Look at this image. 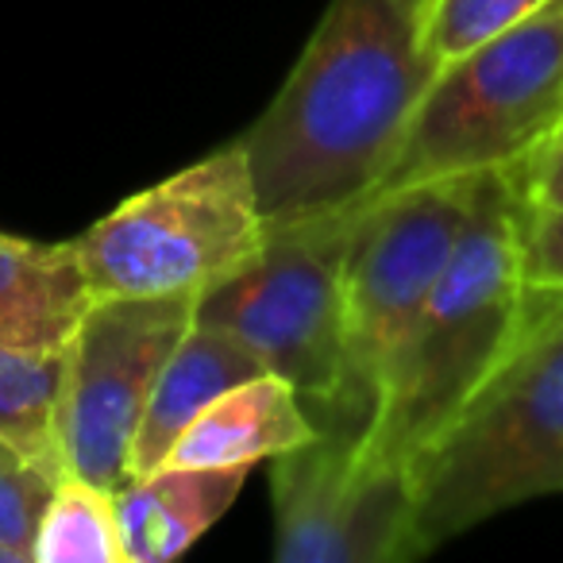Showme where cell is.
I'll return each mask as SVG.
<instances>
[{"label": "cell", "instance_id": "e0dca14e", "mask_svg": "<svg viewBox=\"0 0 563 563\" xmlns=\"http://www.w3.org/2000/svg\"><path fill=\"white\" fill-rule=\"evenodd\" d=\"M548 4L552 0H437L429 24V47L437 63L444 66L452 58L467 55L478 43L525 24Z\"/></svg>", "mask_w": 563, "mask_h": 563}, {"label": "cell", "instance_id": "d6986e66", "mask_svg": "<svg viewBox=\"0 0 563 563\" xmlns=\"http://www.w3.org/2000/svg\"><path fill=\"white\" fill-rule=\"evenodd\" d=\"M514 174L529 212H544L563 205V128L548 135L525 163H517Z\"/></svg>", "mask_w": 563, "mask_h": 563}, {"label": "cell", "instance_id": "9c48e42d", "mask_svg": "<svg viewBox=\"0 0 563 563\" xmlns=\"http://www.w3.org/2000/svg\"><path fill=\"white\" fill-rule=\"evenodd\" d=\"M197 298L89 301L63 352L55 448L63 471L89 483L132 478L143 409L178 340L194 324Z\"/></svg>", "mask_w": 563, "mask_h": 563}, {"label": "cell", "instance_id": "52a82bcc", "mask_svg": "<svg viewBox=\"0 0 563 563\" xmlns=\"http://www.w3.org/2000/svg\"><path fill=\"white\" fill-rule=\"evenodd\" d=\"M475 178L424 181L360 209L344 278V398L321 424L375 429L386 375L467 228Z\"/></svg>", "mask_w": 563, "mask_h": 563}, {"label": "cell", "instance_id": "277c9868", "mask_svg": "<svg viewBox=\"0 0 563 563\" xmlns=\"http://www.w3.org/2000/svg\"><path fill=\"white\" fill-rule=\"evenodd\" d=\"M266 240L240 140L124 197L74 240L89 298H201Z\"/></svg>", "mask_w": 563, "mask_h": 563}, {"label": "cell", "instance_id": "3957f363", "mask_svg": "<svg viewBox=\"0 0 563 563\" xmlns=\"http://www.w3.org/2000/svg\"><path fill=\"white\" fill-rule=\"evenodd\" d=\"M424 552L525 501L563 494V294L532 317L478 394L413 455Z\"/></svg>", "mask_w": 563, "mask_h": 563}, {"label": "cell", "instance_id": "ffe728a7", "mask_svg": "<svg viewBox=\"0 0 563 563\" xmlns=\"http://www.w3.org/2000/svg\"><path fill=\"white\" fill-rule=\"evenodd\" d=\"M0 563H24V555H20V552H12L9 544H0Z\"/></svg>", "mask_w": 563, "mask_h": 563}, {"label": "cell", "instance_id": "2e32d148", "mask_svg": "<svg viewBox=\"0 0 563 563\" xmlns=\"http://www.w3.org/2000/svg\"><path fill=\"white\" fill-rule=\"evenodd\" d=\"M63 467L24 455H0V544L24 555V563H35V540L47 514V501L55 494Z\"/></svg>", "mask_w": 563, "mask_h": 563}, {"label": "cell", "instance_id": "6da1fadb", "mask_svg": "<svg viewBox=\"0 0 563 563\" xmlns=\"http://www.w3.org/2000/svg\"><path fill=\"white\" fill-rule=\"evenodd\" d=\"M437 0H329L274 101L235 140L266 224L332 217L375 197L440 63Z\"/></svg>", "mask_w": 563, "mask_h": 563}, {"label": "cell", "instance_id": "ac0fdd59", "mask_svg": "<svg viewBox=\"0 0 563 563\" xmlns=\"http://www.w3.org/2000/svg\"><path fill=\"white\" fill-rule=\"evenodd\" d=\"M525 274L532 290L563 294V205L525 217Z\"/></svg>", "mask_w": 563, "mask_h": 563}, {"label": "cell", "instance_id": "30bf717a", "mask_svg": "<svg viewBox=\"0 0 563 563\" xmlns=\"http://www.w3.org/2000/svg\"><path fill=\"white\" fill-rule=\"evenodd\" d=\"M251 467H163L117 490L128 563H166L197 544L232 509Z\"/></svg>", "mask_w": 563, "mask_h": 563}, {"label": "cell", "instance_id": "8fae6325", "mask_svg": "<svg viewBox=\"0 0 563 563\" xmlns=\"http://www.w3.org/2000/svg\"><path fill=\"white\" fill-rule=\"evenodd\" d=\"M321 432L301 394L286 378L258 375L220 394L178 437L166 463L170 467H255L290 452Z\"/></svg>", "mask_w": 563, "mask_h": 563}, {"label": "cell", "instance_id": "9a60e30c", "mask_svg": "<svg viewBox=\"0 0 563 563\" xmlns=\"http://www.w3.org/2000/svg\"><path fill=\"white\" fill-rule=\"evenodd\" d=\"M63 386V352H20L0 344V440L16 448L24 460L55 463V413Z\"/></svg>", "mask_w": 563, "mask_h": 563}, {"label": "cell", "instance_id": "8992f818", "mask_svg": "<svg viewBox=\"0 0 563 563\" xmlns=\"http://www.w3.org/2000/svg\"><path fill=\"white\" fill-rule=\"evenodd\" d=\"M360 209L266 224L263 247L194 306V321L224 329L286 378L317 424L344 398V278Z\"/></svg>", "mask_w": 563, "mask_h": 563}, {"label": "cell", "instance_id": "7a4b0ae2", "mask_svg": "<svg viewBox=\"0 0 563 563\" xmlns=\"http://www.w3.org/2000/svg\"><path fill=\"white\" fill-rule=\"evenodd\" d=\"M525 197L509 170L475 178L471 217L383 386L375 444L413 460L514 352L532 317Z\"/></svg>", "mask_w": 563, "mask_h": 563}, {"label": "cell", "instance_id": "44dd1931", "mask_svg": "<svg viewBox=\"0 0 563 563\" xmlns=\"http://www.w3.org/2000/svg\"><path fill=\"white\" fill-rule=\"evenodd\" d=\"M12 452H16V448H9L4 440H0V455H12ZM16 455H20V452H16Z\"/></svg>", "mask_w": 563, "mask_h": 563}, {"label": "cell", "instance_id": "ba28073f", "mask_svg": "<svg viewBox=\"0 0 563 563\" xmlns=\"http://www.w3.org/2000/svg\"><path fill=\"white\" fill-rule=\"evenodd\" d=\"M274 560H421L413 460L383 452L360 424H321L313 440L271 460Z\"/></svg>", "mask_w": 563, "mask_h": 563}, {"label": "cell", "instance_id": "4fadbf2b", "mask_svg": "<svg viewBox=\"0 0 563 563\" xmlns=\"http://www.w3.org/2000/svg\"><path fill=\"white\" fill-rule=\"evenodd\" d=\"M89 286L74 240L40 243L0 232V344L20 352H66Z\"/></svg>", "mask_w": 563, "mask_h": 563}, {"label": "cell", "instance_id": "7c38bea8", "mask_svg": "<svg viewBox=\"0 0 563 563\" xmlns=\"http://www.w3.org/2000/svg\"><path fill=\"white\" fill-rule=\"evenodd\" d=\"M266 375L263 360L251 347H243L224 329L194 321L189 332L178 340L170 360L158 371V383L143 409L140 437H135L132 475L155 471L166 463L178 437L220 398L251 378Z\"/></svg>", "mask_w": 563, "mask_h": 563}, {"label": "cell", "instance_id": "5bb4252c", "mask_svg": "<svg viewBox=\"0 0 563 563\" xmlns=\"http://www.w3.org/2000/svg\"><path fill=\"white\" fill-rule=\"evenodd\" d=\"M35 563H128L117 490L63 471L40 525Z\"/></svg>", "mask_w": 563, "mask_h": 563}, {"label": "cell", "instance_id": "5b68a950", "mask_svg": "<svg viewBox=\"0 0 563 563\" xmlns=\"http://www.w3.org/2000/svg\"><path fill=\"white\" fill-rule=\"evenodd\" d=\"M563 128V0L437 70L375 197L525 163Z\"/></svg>", "mask_w": 563, "mask_h": 563}]
</instances>
